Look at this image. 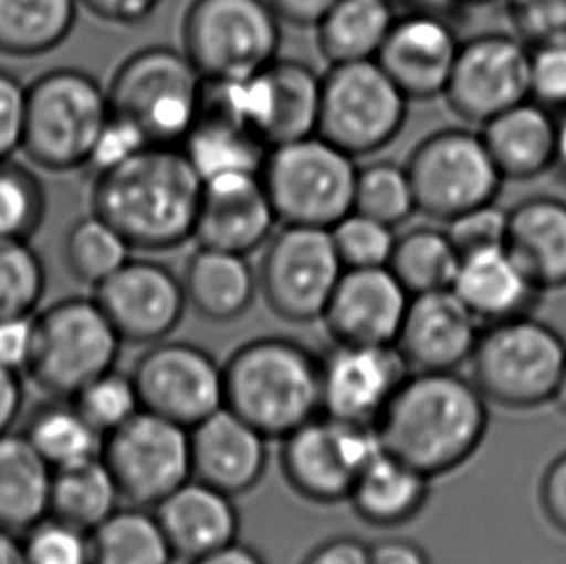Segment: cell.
<instances>
[{"instance_id":"57","label":"cell","mask_w":566,"mask_h":564,"mask_svg":"<svg viewBox=\"0 0 566 564\" xmlns=\"http://www.w3.org/2000/svg\"><path fill=\"white\" fill-rule=\"evenodd\" d=\"M23 393L22 375L0 366V435L14 429V424L22 414Z\"/></svg>"},{"instance_id":"35","label":"cell","mask_w":566,"mask_h":564,"mask_svg":"<svg viewBox=\"0 0 566 564\" xmlns=\"http://www.w3.org/2000/svg\"><path fill=\"white\" fill-rule=\"evenodd\" d=\"M93 564H175L154 509L120 506L92 532Z\"/></svg>"},{"instance_id":"48","label":"cell","mask_w":566,"mask_h":564,"mask_svg":"<svg viewBox=\"0 0 566 564\" xmlns=\"http://www.w3.org/2000/svg\"><path fill=\"white\" fill-rule=\"evenodd\" d=\"M530 100L553 113L566 111V43L530 49Z\"/></svg>"},{"instance_id":"43","label":"cell","mask_w":566,"mask_h":564,"mask_svg":"<svg viewBox=\"0 0 566 564\" xmlns=\"http://www.w3.org/2000/svg\"><path fill=\"white\" fill-rule=\"evenodd\" d=\"M70 400L105 437L144 410L134 377L118 372L116 367L95 377Z\"/></svg>"},{"instance_id":"47","label":"cell","mask_w":566,"mask_h":564,"mask_svg":"<svg viewBox=\"0 0 566 564\" xmlns=\"http://www.w3.org/2000/svg\"><path fill=\"white\" fill-rule=\"evenodd\" d=\"M444 230L460 255L503 248L509 234V209L491 201L454 217Z\"/></svg>"},{"instance_id":"58","label":"cell","mask_w":566,"mask_h":564,"mask_svg":"<svg viewBox=\"0 0 566 564\" xmlns=\"http://www.w3.org/2000/svg\"><path fill=\"white\" fill-rule=\"evenodd\" d=\"M408 2L412 10H421V12L443 15L447 20H452L457 15L467 14L472 8L485 7L501 0H408Z\"/></svg>"},{"instance_id":"42","label":"cell","mask_w":566,"mask_h":564,"mask_svg":"<svg viewBox=\"0 0 566 564\" xmlns=\"http://www.w3.org/2000/svg\"><path fill=\"white\" fill-rule=\"evenodd\" d=\"M45 286V265L30 240L0 237V317L35 313Z\"/></svg>"},{"instance_id":"60","label":"cell","mask_w":566,"mask_h":564,"mask_svg":"<svg viewBox=\"0 0 566 564\" xmlns=\"http://www.w3.org/2000/svg\"><path fill=\"white\" fill-rule=\"evenodd\" d=\"M0 564H28L23 553L22 534L0 526Z\"/></svg>"},{"instance_id":"45","label":"cell","mask_w":566,"mask_h":564,"mask_svg":"<svg viewBox=\"0 0 566 564\" xmlns=\"http://www.w3.org/2000/svg\"><path fill=\"white\" fill-rule=\"evenodd\" d=\"M28 564H93L90 530L49 514L22 534Z\"/></svg>"},{"instance_id":"23","label":"cell","mask_w":566,"mask_h":564,"mask_svg":"<svg viewBox=\"0 0 566 564\" xmlns=\"http://www.w3.org/2000/svg\"><path fill=\"white\" fill-rule=\"evenodd\" d=\"M276 222L260 175L217 176L203 182L193 240L206 248L248 255L268 242Z\"/></svg>"},{"instance_id":"22","label":"cell","mask_w":566,"mask_h":564,"mask_svg":"<svg viewBox=\"0 0 566 564\" xmlns=\"http://www.w3.org/2000/svg\"><path fill=\"white\" fill-rule=\"evenodd\" d=\"M483 325L451 289L410 297L397 348L412 372H459L467 366Z\"/></svg>"},{"instance_id":"32","label":"cell","mask_w":566,"mask_h":564,"mask_svg":"<svg viewBox=\"0 0 566 564\" xmlns=\"http://www.w3.org/2000/svg\"><path fill=\"white\" fill-rule=\"evenodd\" d=\"M180 147L203 182L234 173L260 175L271 149L237 118L203 103Z\"/></svg>"},{"instance_id":"26","label":"cell","mask_w":566,"mask_h":564,"mask_svg":"<svg viewBox=\"0 0 566 564\" xmlns=\"http://www.w3.org/2000/svg\"><path fill=\"white\" fill-rule=\"evenodd\" d=\"M451 290L482 325L534 315L545 294L505 246L462 255Z\"/></svg>"},{"instance_id":"37","label":"cell","mask_w":566,"mask_h":564,"mask_svg":"<svg viewBox=\"0 0 566 564\" xmlns=\"http://www.w3.org/2000/svg\"><path fill=\"white\" fill-rule=\"evenodd\" d=\"M120 491L103 457L54 470L51 514L93 532L120 509Z\"/></svg>"},{"instance_id":"28","label":"cell","mask_w":566,"mask_h":564,"mask_svg":"<svg viewBox=\"0 0 566 564\" xmlns=\"http://www.w3.org/2000/svg\"><path fill=\"white\" fill-rule=\"evenodd\" d=\"M557 116L526 100L483 124L480 134L505 182H526L553 170Z\"/></svg>"},{"instance_id":"24","label":"cell","mask_w":566,"mask_h":564,"mask_svg":"<svg viewBox=\"0 0 566 564\" xmlns=\"http://www.w3.org/2000/svg\"><path fill=\"white\" fill-rule=\"evenodd\" d=\"M269 439L222 406L190 429L191 478L227 495L252 491L268 472Z\"/></svg>"},{"instance_id":"31","label":"cell","mask_w":566,"mask_h":564,"mask_svg":"<svg viewBox=\"0 0 566 564\" xmlns=\"http://www.w3.org/2000/svg\"><path fill=\"white\" fill-rule=\"evenodd\" d=\"M53 476L23 431L0 435V526L23 534L49 516Z\"/></svg>"},{"instance_id":"18","label":"cell","mask_w":566,"mask_h":564,"mask_svg":"<svg viewBox=\"0 0 566 564\" xmlns=\"http://www.w3.org/2000/svg\"><path fill=\"white\" fill-rule=\"evenodd\" d=\"M322 362V414L376 426L412 374L397 344L333 343Z\"/></svg>"},{"instance_id":"15","label":"cell","mask_w":566,"mask_h":564,"mask_svg":"<svg viewBox=\"0 0 566 564\" xmlns=\"http://www.w3.org/2000/svg\"><path fill=\"white\" fill-rule=\"evenodd\" d=\"M101 457L123 501L154 509L191 480L190 429L142 410L105 437Z\"/></svg>"},{"instance_id":"38","label":"cell","mask_w":566,"mask_h":564,"mask_svg":"<svg viewBox=\"0 0 566 564\" xmlns=\"http://www.w3.org/2000/svg\"><path fill=\"white\" fill-rule=\"evenodd\" d=\"M460 260L462 255L447 230L416 227L397 237L387 268L416 296L451 289Z\"/></svg>"},{"instance_id":"2","label":"cell","mask_w":566,"mask_h":564,"mask_svg":"<svg viewBox=\"0 0 566 564\" xmlns=\"http://www.w3.org/2000/svg\"><path fill=\"white\" fill-rule=\"evenodd\" d=\"M490 427V403L459 372H412L377 420L382 449L431 480L467 464Z\"/></svg>"},{"instance_id":"40","label":"cell","mask_w":566,"mask_h":564,"mask_svg":"<svg viewBox=\"0 0 566 564\" xmlns=\"http://www.w3.org/2000/svg\"><path fill=\"white\" fill-rule=\"evenodd\" d=\"M354 211L368 215L389 227H398L418 211L412 180L406 167L389 160H377L358 168Z\"/></svg>"},{"instance_id":"30","label":"cell","mask_w":566,"mask_h":564,"mask_svg":"<svg viewBox=\"0 0 566 564\" xmlns=\"http://www.w3.org/2000/svg\"><path fill=\"white\" fill-rule=\"evenodd\" d=\"M429 493L431 478L382 450L358 476L348 501L369 526L397 528L423 511Z\"/></svg>"},{"instance_id":"39","label":"cell","mask_w":566,"mask_h":564,"mask_svg":"<svg viewBox=\"0 0 566 564\" xmlns=\"http://www.w3.org/2000/svg\"><path fill=\"white\" fill-rule=\"evenodd\" d=\"M132 246L97 213L77 219L64 240V263L77 282L99 286L130 260Z\"/></svg>"},{"instance_id":"36","label":"cell","mask_w":566,"mask_h":564,"mask_svg":"<svg viewBox=\"0 0 566 564\" xmlns=\"http://www.w3.org/2000/svg\"><path fill=\"white\" fill-rule=\"evenodd\" d=\"M23 434L53 470L101 457L105 445V435L85 420L70 398H53L35 408Z\"/></svg>"},{"instance_id":"10","label":"cell","mask_w":566,"mask_h":564,"mask_svg":"<svg viewBox=\"0 0 566 564\" xmlns=\"http://www.w3.org/2000/svg\"><path fill=\"white\" fill-rule=\"evenodd\" d=\"M123 338L95 297H64L38 313L31 382L49 397L72 398L116 366Z\"/></svg>"},{"instance_id":"27","label":"cell","mask_w":566,"mask_h":564,"mask_svg":"<svg viewBox=\"0 0 566 564\" xmlns=\"http://www.w3.org/2000/svg\"><path fill=\"white\" fill-rule=\"evenodd\" d=\"M506 250L544 292L566 289V201L530 196L509 209Z\"/></svg>"},{"instance_id":"49","label":"cell","mask_w":566,"mask_h":564,"mask_svg":"<svg viewBox=\"0 0 566 564\" xmlns=\"http://www.w3.org/2000/svg\"><path fill=\"white\" fill-rule=\"evenodd\" d=\"M25 107L28 85L0 69V159H12L15 152H22Z\"/></svg>"},{"instance_id":"21","label":"cell","mask_w":566,"mask_h":564,"mask_svg":"<svg viewBox=\"0 0 566 564\" xmlns=\"http://www.w3.org/2000/svg\"><path fill=\"white\" fill-rule=\"evenodd\" d=\"M410 297L389 268L345 269L322 320L333 343L395 344Z\"/></svg>"},{"instance_id":"17","label":"cell","mask_w":566,"mask_h":564,"mask_svg":"<svg viewBox=\"0 0 566 564\" xmlns=\"http://www.w3.org/2000/svg\"><path fill=\"white\" fill-rule=\"evenodd\" d=\"M132 377L144 410L188 429L224 406L222 364L198 344H151Z\"/></svg>"},{"instance_id":"25","label":"cell","mask_w":566,"mask_h":564,"mask_svg":"<svg viewBox=\"0 0 566 564\" xmlns=\"http://www.w3.org/2000/svg\"><path fill=\"white\" fill-rule=\"evenodd\" d=\"M177 558L193 563L238 542L240 512L234 497L203 481H186L154 506Z\"/></svg>"},{"instance_id":"4","label":"cell","mask_w":566,"mask_h":564,"mask_svg":"<svg viewBox=\"0 0 566 564\" xmlns=\"http://www.w3.org/2000/svg\"><path fill=\"white\" fill-rule=\"evenodd\" d=\"M565 364V338L534 315L483 325L468 362L470 379L485 400L506 410L553 403Z\"/></svg>"},{"instance_id":"50","label":"cell","mask_w":566,"mask_h":564,"mask_svg":"<svg viewBox=\"0 0 566 564\" xmlns=\"http://www.w3.org/2000/svg\"><path fill=\"white\" fill-rule=\"evenodd\" d=\"M38 313L0 317V366L28 374L35 352Z\"/></svg>"},{"instance_id":"44","label":"cell","mask_w":566,"mask_h":564,"mask_svg":"<svg viewBox=\"0 0 566 564\" xmlns=\"http://www.w3.org/2000/svg\"><path fill=\"white\" fill-rule=\"evenodd\" d=\"M392 230L368 215L350 211L331 229V238L345 269L387 268L397 242Z\"/></svg>"},{"instance_id":"8","label":"cell","mask_w":566,"mask_h":564,"mask_svg":"<svg viewBox=\"0 0 566 564\" xmlns=\"http://www.w3.org/2000/svg\"><path fill=\"white\" fill-rule=\"evenodd\" d=\"M281 20L268 0H191L182 51L207 82L258 74L279 59Z\"/></svg>"},{"instance_id":"3","label":"cell","mask_w":566,"mask_h":564,"mask_svg":"<svg viewBox=\"0 0 566 564\" xmlns=\"http://www.w3.org/2000/svg\"><path fill=\"white\" fill-rule=\"evenodd\" d=\"M224 406L268 439H284L322 414V362L286 336H260L222 364Z\"/></svg>"},{"instance_id":"9","label":"cell","mask_w":566,"mask_h":564,"mask_svg":"<svg viewBox=\"0 0 566 564\" xmlns=\"http://www.w3.org/2000/svg\"><path fill=\"white\" fill-rule=\"evenodd\" d=\"M203 103L237 118L269 147H276L317 134L322 77L306 62L276 59L242 80H206Z\"/></svg>"},{"instance_id":"29","label":"cell","mask_w":566,"mask_h":564,"mask_svg":"<svg viewBox=\"0 0 566 564\" xmlns=\"http://www.w3.org/2000/svg\"><path fill=\"white\" fill-rule=\"evenodd\" d=\"M182 284L188 305L221 325L240 320L260 290L258 273L245 255L206 246L191 253Z\"/></svg>"},{"instance_id":"62","label":"cell","mask_w":566,"mask_h":564,"mask_svg":"<svg viewBox=\"0 0 566 564\" xmlns=\"http://www.w3.org/2000/svg\"><path fill=\"white\" fill-rule=\"evenodd\" d=\"M553 403H555V406L559 408V412H563L566 416V364L565 369H563V374H560L559 385H557V393H555Z\"/></svg>"},{"instance_id":"54","label":"cell","mask_w":566,"mask_h":564,"mask_svg":"<svg viewBox=\"0 0 566 564\" xmlns=\"http://www.w3.org/2000/svg\"><path fill=\"white\" fill-rule=\"evenodd\" d=\"M300 564H371L369 543L354 535H337L315 545Z\"/></svg>"},{"instance_id":"19","label":"cell","mask_w":566,"mask_h":564,"mask_svg":"<svg viewBox=\"0 0 566 564\" xmlns=\"http://www.w3.org/2000/svg\"><path fill=\"white\" fill-rule=\"evenodd\" d=\"M93 290L123 343H161L175 333L188 307L182 279L151 260L130 258Z\"/></svg>"},{"instance_id":"34","label":"cell","mask_w":566,"mask_h":564,"mask_svg":"<svg viewBox=\"0 0 566 564\" xmlns=\"http://www.w3.org/2000/svg\"><path fill=\"white\" fill-rule=\"evenodd\" d=\"M77 7V0H0V54L51 53L74 30Z\"/></svg>"},{"instance_id":"51","label":"cell","mask_w":566,"mask_h":564,"mask_svg":"<svg viewBox=\"0 0 566 564\" xmlns=\"http://www.w3.org/2000/svg\"><path fill=\"white\" fill-rule=\"evenodd\" d=\"M147 145L149 144L146 138L130 123L111 113V118L101 132L87 167H93L97 175L101 170H107L128 159L134 153L142 152Z\"/></svg>"},{"instance_id":"6","label":"cell","mask_w":566,"mask_h":564,"mask_svg":"<svg viewBox=\"0 0 566 564\" xmlns=\"http://www.w3.org/2000/svg\"><path fill=\"white\" fill-rule=\"evenodd\" d=\"M206 80L185 51L154 45L124 59L108 85L111 113L149 145L180 147L196 123Z\"/></svg>"},{"instance_id":"56","label":"cell","mask_w":566,"mask_h":564,"mask_svg":"<svg viewBox=\"0 0 566 564\" xmlns=\"http://www.w3.org/2000/svg\"><path fill=\"white\" fill-rule=\"evenodd\" d=\"M281 22L315 28L337 0H268Z\"/></svg>"},{"instance_id":"1","label":"cell","mask_w":566,"mask_h":564,"mask_svg":"<svg viewBox=\"0 0 566 564\" xmlns=\"http://www.w3.org/2000/svg\"><path fill=\"white\" fill-rule=\"evenodd\" d=\"M203 180L182 147L147 145L93 178L92 209L132 250L169 252L193 238Z\"/></svg>"},{"instance_id":"53","label":"cell","mask_w":566,"mask_h":564,"mask_svg":"<svg viewBox=\"0 0 566 564\" xmlns=\"http://www.w3.org/2000/svg\"><path fill=\"white\" fill-rule=\"evenodd\" d=\"M95 18L116 25H138L154 14L161 0H77Z\"/></svg>"},{"instance_id":"5","label":"cell","mask_w":566,"mask_h":564,"mask_svg":"<svg viewBox=\"0 0 566 564\" xmlns=\"http://www.w3.org/2000/svg\"><path fill=\"white\" fill-rule=\"evenodd\" d=\"M108 118L107 90L92 74L49 70L28 85L22 152L51 173L87 167Z\"/></svg>"},{"instance_id":"16","label":"cell","mask_w":566,"mask_h":564,"mask_svg":"<svg viewBox=\"0 0 566 564\" xmlns=\"http://www.w3.org/2000/svg\"><path fill=\"white\" fill-rule=\"evenodd\" d=\"M443 97L460 121L475 126L530 100V46L501 31L462 41Z\"/></svg>"},{"instance_id":"12","label":"cell","mask_w":566,"mask_h":564,"mask_svg":"<svg viewBox=\"0 0 566 564\" xmlns=\"http://www.w3.org/2000/svg\"><path fill=\"white\" fill-rule=\"evenodd\" d=\"M406 170L418 211L443 222L497 201L505 184L482 134L467 128L429 134L413 147Z\"/></svg>"},{"instance_id":"7","label":"cell","mask_w":566,"mask_h":564,"mask_svg":"<svg viewBox=\"0 0 566 564\" xmlns=\"http://www.w3.org/2000/svg\"><path fill=\"white\" fill-rule=\"evenodd\" d=\"M356 159L314 134L271 147L261 167L276 221L331 230L354 211Z\"/></svg>"},{"instance_id":"41","label":"cell","mask_w":566,"mask_h":564,"mask_svg":"<svg viewBox=\"0 0 566 564\" xmlns=\"http://www.w3.org/2000/svg\"><path fill=\"white\" fill-rule=\"evenodd\" d=\"M46 194L39 176L14 159H0V237L30 240L45 221Z\"/></svg>"},{"instance_id":"46","label":"cell","mask_w":566,"mask_h":564,"mask_svg":"<svg viewBox=\"0 0 566 564\" xmlns=\"http://www.w3.org/2000/svg\"><path fill=\"white\" fill-rule=\"evenodd\" d=\"M513 33L530 49L566 43V0H501Z\"/></svg>"},{"instance_id":"52","label":"cell","mask_w":566,"mask_h":564,"mask_svg":"<svg viewBox=\"0 0 566 564\" xmlns=\"http://www.w3.org/2000/svg\"><path fill=\"white\" fill-rule=\"evenodd\" d=\"M537 499L547 522L566 535V450L553 458L542 473Z\"/></svg>"},{"instance_id":"11","label":"cell","mask_w":566,"mask_h":564,"mask_svg":"<svg viewBox=\"0 0 566 564\" xmlns=\"http://www.w3.org/2000/svg\"><path fill=\"white\" fill-rule=\"evenodd\" d=\"M408 101L379 62L335 64L322 77L317 134L354 159L368 157L402 132Z\"/></svg>"},{"instance_id":"59","label":"cell","mask_w":566,"mask_h":564,"mask_svg":"<svg viewBox=\"0 0 566 564\" xmlns=\"http://www.w3.org/2000/svg\"><path fill=\"white\" fill-rule=\"evenodd\" d=\"M190 564H268L253 547L244 543H230L222 550L209 553L206 557L198 558Z\"/></svg>"},{"instance_id":"33","label":"cell","mask_w":566,"mask_h":564,"mask_svg":"<svg viewBox=\"0 0 566 564\" xmlns=\"http://www.w3.org/2000/svg\"><path fill=\"white\" fill-rule=\"evenodd\" d=\"M395 20L390 0H337L315 25L317 49L331 66L376 61Z\"/></svg>"},{"instance_id":"55","label":"cell","mask_w":566,"mask_h":564,"mask_svg":"<svg viewBox=\"0 0 566 564\" xmlns=\"http://www.w3.org/2000/svg\"><path fill=\"white\" fill-rule=\"evenodd\" d=\"M371 564H431L428 551L408 537H382L369 545Z\"/></svg>"},{"instance_id":"20","label":"cell","mask_w":566,"mask_h":564,"mask_svg":"<svg viewBox=\"0 0 566 564\" xmlns=\"http://www.w3.org/2000/svg\"><path fill=\"white\" fill-rule=\"evenodd\" d=\"M460 43L451 20L410 10L395 20L376 61L408 100H433L447 90Z\"/></svg>"},{"instance_id":"61","label":"cell","mask_w":566,"mask_h":564,"mask_svg":"<svg viewBox=\"0 0 566 564\" xmlns=\"http://www.w3.org/2000/svg\"><path fill=\"white\" fill-rule=\"evenodd\" d=\"M553 170L560 182L566 186V111L557 116V142H555Z\"/></svg>"},{"instance_id":"14","label":"cell","mask_w":566,"mask_h":564,"mask_svg":"<svg viewBox=\"0 0 566 564\" xmlns=\"http://www.w3.org/2000/svg\"><path fill=\"white\" fill-rule=\"evenodd\" d=\"M345 265L331 230L283 224L268 240L260 290L271 312L291 323L322 320Z\"/></svg>"},{"instance_id":"13","label":"cell","mask_w":566,"mask_h":564,"mask_svg":"<svg viewBox=\"0 0 566 564\" xmlns=\"http://www.w3.org/2000/svg\"><path fill=\"white\" fill-rule=\"evenodd\" d=\"M281 441L284 480L300 497L317 504L348 501L364 468L385 450L376 426L325 414Z\"/></svg>"}]
</instances>
